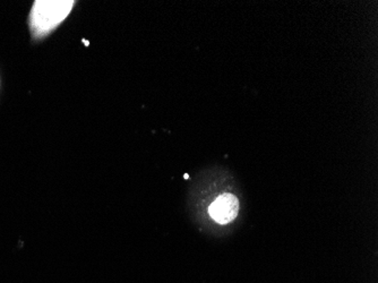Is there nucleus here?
Listing matches in <instances>:
<instances>
[{
    "instance_id": "nucleus-1",
    "label": "nucleus",
    "mask_w": 378,
    "mask_h": 283,
    "mask_svg": "<svg viewBox=\"0 0 378 283\" xmlns=\"http://www.w3.org/2000/svg\"><path fill=\"white\" fill-rule=\"evenodd\" d=\"M74 6L73 1H36L31 14V25L36 36L50 32Z\"/></svg>"
},
{
    "instance_id": "nucleus-2",
    "label": "nucleus",
    "mask_w": 378,
    "mask_h": 283,
    "mask_svg": "<svg viewBox=\"0 0 378 283\" xmlns=\"http://www.w3.org/2000/svg\"><path fill=\"white\" fill-rule=\"evenodd\" d=\"M239 202L237 197L231 194H224L217 197L210 206L209 213L217 224H230L238 215Z\"/></svg>"
}]
</instances>
